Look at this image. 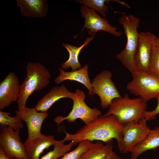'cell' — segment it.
<instances>
[{
	"label": "cell",
	"mask_w": 159,
	"mask_h": 159,
	"mask_svg": "<svg viewBox=\"0 0 159 159\" xmlns=\"http://www.w3.org/2000/svg\"><path fill=\"white\" fill-rule=\"evenodd\" d=\"M123 125L114 115H101L74 134L65 131L66 136L63 140L64 142L73 141L75 145L85 140H96L106 143L113 139H116L118 143L122 138Z\"/></svg>",
	"instance_id": "6da1fadb"
},
{
	"label": "cell",
	"mask_w": 159,
	"mask_h": 159,
	"mask_svg": "<svg viewBox=\"0 0 159 159\" xmlns=\"http://www.w3.org/2000/svg\"><path fill=\"white\" fill-rule=\"evenodd\" d=\"M118 21L123 27L127 40L124 49L117 54L116 57L131 73L133 77L137 73L135 65V57L139 39L138 29L140 20L132 14L127 15L123 13Z\"/></svg>",
	"instance_id": "7a4b0ae2"
},
{
	"label": "cell",
	"mask_w": 159,
	"mask_h": 159,
	"mask_svg": "<svg viewBox=\"0 0 159 159\" xmlns=\"http://www.w3.org/2000/svg\"><path fill=\"white\" fill-rule=\"evenodd\" d=\"M25 68L26 77L20 85L19 97L17 101L18 110L26 107L28 98L34 92L46 87L51 77L49 70L40 63L29 62Z\"/></svg>",
	"instance_id": "3957f363"
},
{
	"label": "cell",
	"mask_w": 159,
	"mask_h": 159,
	"mask_svg": "<svg viewBox=\"0 0 159 159\" xmlns=\"http://www.w3.org/2000/svg\"><path fill=\"white\" fill-rule=\"evenodd\" d=\"M147 107V103L140 97L130 98L126 93L123 97L114 99L105 115L115 116L121 124L138 122L144 118Z\"/></svg>",
	"instance_id": "277c9868"
},
{
	"label": "cell",
	"mask_w": 159,
	"mask_h": 159,
	"mask_svg": "<svg viewBox=\"0 0 159 159\" xmlns=\"http://www.w3.org/2000/svg\"><path fill=\"white\" fill-rule=\"evenodd\" d=\"M126 86L131 94L147 103L159 97V77L149 72H137Z\"/></svg>",
	"instance_id": "5b68a950"
},
{
	"label": "cell",
	"mask_w": 159,
	"mask_h": 159,
	"mask_svg": "<svg viewBox=\"0 0 159 159\" xmlns=\"http://www.w3.org/2000/svg\"><path fill=\"white\" fill-rule=\"evenodd\" d=\"M85 97L82 90L76 89L72 99L73 101L72 110L65 117L57 116L54 120L57 125H59L65 120L69 122H74L77 119H80L87 125L102 115L101 111L97 108H91L87 105L85 101Z\"/></svg>",
	"instance_id": "8992f818"
},
{
	"label": "cell",
	"mask_w": 159,
	"mask_h": 159,
	"mask_svg": "<svg viewBox=\"0 0 159 159\" xmlns=\"http://www.w3.org/2000/svg\"><path fill=\"white\" fill-rule=\"evenodd\" d=\"M147 121L143 118L138 122L133 121L123 124L122 138L118 143L121 153L125 154L130 152L145 139L150 130Z\"/></svg>",
	"instance_id": "52a82bcc"
},
{
	"label": "cell",
	"mask_w": 159,
	"mask_h": 159,
	"mask_svg": "<svg viewBox=\"0 0 159 159\" xmlns=\"http://www.w3.org/2000/svg\"><path fill=\"white\" fill-rule=\"evenodd\" d=\"M112 77L111 71L105 70L97 74L91 82L93 95L99 96L100 105L104 109L109 107L114 99L122 97L111 80Z\"/></svg>",
	"instance_id": "ba28073f"
},
{
	"label": "cell",
	"mask_w": 159,
	"mask_h": 159,
	"mask_svg": "<svg viewBox=\"0 0 159 159\" xmlns=\"http://www.w3.org/2000/svg\"><path fill=\"white\" fill-rule=\"evenodd\" d=\"M0 146L9 158L28 159L19 131H15L10 127L0 125Z\"/></svg>",
	"instance_id": "9c48e42d"
},
{
	"label": "cell",
	"mask_w": 159,
	"mask_h": 159,
	"mask_svg": "<svg viewBox=\"0 0 159 159\" xmlns=\"http://www.w3.org/2000/svg\"><path fill=\"white\" fill-rule=\"evenodd\" d=\"M80 7L81 16L85 19V22L83 26L78 35L86 28L87 30H89L88 34L91 36H94L100 31L107 32L116 37L122 36V32L121 31L118 30L117 28L110 25L105 18L101 17L92 9L83 5Z\"/></svg>",
	"instance_id": "30bf717a"
},
{
	"label": "cell",
	"mask_w": 159,
	"mask_h": 159,
	"mask_svg": "<svg viewBox=\"0 0 159 159\" xmlns=\"http://www.w3.org/2000/svg\"><path fill=\"white\" fill-rule=\"evenodd\" d=\"M157 37L150 32H141L135 57V65L137 72H149L154 47Z\"/></svg>",
	"instance_id": "8fae6325"
},
{
	"label": "cell",
	"mask_w": 159,
	"mask_h": 159,
	"mask_svg": "<svg viewBox=\"0 0 159 159\" xmlns=\"http://www.w3.org/2000/svg\"><path fill=\"white\" fill-rule=\"evenodd\" d=\"M17 116L24 121L28 130L26 140H31L42 134L41 129L42 123L49 115L47 112H39L34 108L26 107L18 110L15 112Z\"/></svg>",
	"instance_id": "7c38bea8"
},
{
	"label": "cell",
	"mask_w": 159,
	"mask_h": 159,
	"mask_svg": "<svg viewBox=\"0 0 159 159\" xmlns=\"http://www.w3.org/2000/svg\"><path fill=\"white\" fill-rule=\"evenodd\" d=\"M20 85L18 77L13 72H9L0 83V110L17 101L20 95Z\"/></svg>",
	"instance_id": "4fadbf2b"
},
{
	"label": "cell",
	"mask_w": 159,
	"mask_h": 159,
	"mask_svg": "<svg viewBox=\"0 0 159 159\" xmlns=\"http://www.w3.org/2000/svg\"><path fill=\"white\" fill-rule=\"evenodd\" d=\"M58 140L52 135L42 134L24 143L26 155L28 159H39L40 155L44 150L54 145Z\"/></svg>",
	"instance_id": "5bb4252c"
},
{
	"label": "cell",
	"mask_w": 159,
	"mask_h": 159,
	"mask_svg": "<svg viewBox=\"0 0 159 159\" xmlns=\"http://www.w3.org/2000/svg\"><path fill=\"white\" fill-rule=\"evenodd\" d=\"M74 93L64 85L52 88L37 102L34 108L38 112H47L56 102L63 98L72 99Z\"/></svg>",
	"instance_id": "9a60e30c"
},
{
	"label": "cell",
	"mask_w": 159,
	"mask_h": 159,
	"mask_svg": "<svg viewBox=\"0 0 159 159\" xmlns=\"http://www.w3.org/2000/svg\"><path fill=\"white\" fill-rule=\"evenodd\" d=\"M16 5L20 8L23 16L42 18L47 14L49 6L46 0H17Z\"/></svg>",
	"instance_id": "2e32d148"
},
{
	"label": "cell",
	"mask_w": 159,
	"mask_h": 159,
	"mask_svg": "<svg viewBox=\"0 0 159 159\" xmlns=\"http://www.w3.org/2000/svg\"><path fill=\"white\" fill-rule=\"evenodd\" d=\"M89 67L87 64L75 71L66 72L61 67L59 68V74L55 78L54 82L59 85L66 80L74 81L84 85L88 89V95L91 97L93 96L92 88L90 80L88 74Z\"/></svg>",
	"instance_id": "e0dca14e"
},
{
	"label": "cell",
	"mask_w": 159,
	"mask_h": 159,
	"mask_svg": "<svg viewBox=\"0 0 159 159\" xmlns=\"http://www.w3.org/2000/svg\"><path fill=\"white\" fill-rule=\"evenodd\" d=\"M159 147V127L150 130L145 139L131 150L130 159H137L143 153Z\"/></svg>",
	"instance_id": "ac0fdd59"
},
{
	"label": "cell",
	"mask_w": 159,
	"mask_h": 159,
	"mask_svg": "<svg viewBox=\"0 0 159 159\" xmlns=\"http://www.w3.org/2000/svg\"><path fill=\"white\" fill-rule=\"evenodd\" d=\"M94 39V36L87 37L83 44L79 47L62 43V46L65 47L69 54L68 59L65 62L61 64V67L67 69L71 67L72 71L76 70L82 68L78 59L79 54L82 49L87 45Z\"/></svg>",
	"instance_id": "d6986e66"
},
{
	"label": "cell",
	"mask_w": 159,
	"mask_h": 159,
	"mask_svg": "<svg viewBox=\"0 0 159 159\" xmlns=\"http://www.w3.org/2000/svg\"><path fill=\"white\" fill-rule=\"evenodd\" d=\"M113 142L111 139L104 145L102 141H97L78 159H104L113 150Z\"/></svg>",
	"instance_id": "ffe728a7"
},
{
	"label": "cell",
	"mask_w": 159,
	"mask_h": 159,
	"mask_svg": "<svg viewBox=\"0 0 159 159\" xmlns=\"http://www.w3.org/2000/svg\"><path fill=\"white\" fill-rule=\"evenodd\" d=\"M75 1L83 5L90 7L95 12H99L104 18H105L108 9L107 5L105 4H109L110 2L116 1L128 8L129 7V5L126 3L119 0H77Z\"/></svg>",
	"instance_id": "44dd1931"
},
{
	"label": "cell",
	"mask_w": 159,
	"mask_h": 159,
	"mask_svg": "<svg viewBox=\"0 0 159 159\" xmlns=\"http://www.w3.org/2000/svg\"><path fill=\"white\" fill-rule=\"evenodd\" d=\"M64 142L63 140H58L53 145L54 149L47 153L39 159H57L70 151L75 145L72 141L66 145L64 144Z\"/></svg>",
	"instance_id": "7402d4cb"
},
{
	"label": "cell",
	"mask_w": 159,
	"mask_h": 159,
	"mask_svg": "<svg viewBox=\"0 0 159 159\" xmlns=\"http://www.w3.org/2000/svg\"><path fill=\"white\" fill-rule=\"evenodd\" d=\"M10 112L0 111V125L8 126L12 128L15 131H19L24 126L22 120L17 116L11 117Z\"/></svg>",
	"instance_id": "603a6c76"
},
{
	"label": "cell",
	"mask_w": 159,
	"mask_h": 159,
	"mask_svg": "<svg viewBox=\"0 0 159 159\" xmlns=\"http://www.w3.org/2000/svg\"><path fill=\"white\" fill-rule=\"evenodd\" d=\"M93 143L89 140H85L78 143L76 148L64 155L59 159H78L92 145Z\"/></svg>",
	"instance_id": "cb8c5ba5"
},
{
	"label": "cell",
	"mask_w": 159,
	"mask_h": 159,
	"mask_svg": "<svg viewBox=\"0 0 159 159\" xmlns=\"http://www.w3.org/2000/svg\"><path fill=\"white\" fill-rule=\"evenodd\" d=\"M149 72L159 77V49L156 44L153 49Z\"/></svg>",
	"instance_id": "d4e9b609"
},
{
	"label": "cell",
	"mask_w": 159,
	"mask_h": 159,
	"mask_svg": "<svg viewBox=\"0 0 159 159\" xmlns=\"http://www.w3.org/2000/svg\"><path fill=\"white\" fill-rule=\"evenodd\" d=\"M157 105L155 108L151 111H146L144 114V118L147 121L153 120L159 114V97L156 98Z\"/></svg>",
	"instance_id": "484cf974"
},
{
	"label": "cell",
	"mask_w": 159,
	"mask_h": 159,
	"mask_svg": "<svg viewBox=\"0 0 159 159\" xmlns=\"http://www.w3.org/2000/svg\"><path fill=\"white\" fill-rule=\"evenodd\" d=\"M104 159H122V158L112 150Z\"/></svg>",
	"instance_id": "4316f807"
},
{
	"label": "cell",
	"mask_w": 159,
	"mask_h": 159,
	"mask_svg": "<svg viewBox=\"0 0 159 159\" xmlns=\"http://www.w3.org/2000/svg\"><path fill=\"white\" fill-rule=\"evenodd\" d=\"M0 159H19L16 158H9L6 155L5 152L2 148L0 146Z\"/></svg>",
	"instance_id": "83f0119b"
},
{
	"label": "cell",
	"mask_w": 159,
	"mask_h": 159,
	"mask_svg": "<svg viewBox=\"0 0 159 159\" xmlns=\"http://www.w3.org/2000/svg\"><path fill=\"white\" fill-rule=\"evenodd\" d=\"M156 45L158 47L159 49V37H157V39L156 42Z\"/></svg>",
	"instance_id": "f1b7e54d"
},
{
	"label": "cell",
	"mask_w": 159,
	"mask_h": 159,
	"mask_svg": "<svg viewBox=\"0 0 159 159\" xmlns=\"http://www.w3.org/2000/svg\"><path fill=\"white\" fill-rule=\"evenodd\" d=\"M158 7H159V4H158Z\"/></svg>",
	"instance_id": "f546056e"
},
{
	"label": "cell",
	"mask_w": 159,
	"mask_h": 159,
	"mask_svg": "<svg viewBox=\"0 0 159 159\" xmlns=\"http://www.w3.org/2000/svg\"><path fill=\"white\" fill-rule=\"evenodd\" d=\"M158 36L159 37V35Z\"/></svg>",
	"instance_id": "4dcf8cb0"
}]
</instances>
